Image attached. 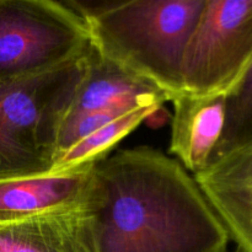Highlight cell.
<instances>
[{
  "instance_id": "7",
  "label": "cell",
  "mask_w": 252,
  "mask_h": 252,
  "mask_svg": "<svg viewBox=\"0 0 252 252\" xmlns=\"http://www.w3.org/2000/svg\"><path fill=\"white\" fill-rule=\"evenodd\" d=\"M95 166L0 181V224L59 211H95L98 201Z\"/></svg>"
},
{
  "instance_id": "3",
  "label": "cell",
  "mask_w": 252,
  "mask_h": 252,
  "mask_svg": "<svg viewBox=\"0 0 252 252\" xmlns=\"http://www.w3.org/2000/svg\"><path fill=\"white\" fill-rule=\"evenodd\" d=\"M90 51L54 70L0 80V181L52 171L59 133L88 70Z\"/></svg>"
},
{
  "instance_id": "9",
  "label": "cell",
  "mask_w": 252,
  "mask_h": 252,
  "mask_svg": "<svg viewBox=\"0 0 252 252\" xmlns=\"http://www.w3.org/2000/svg\"><path fill=\"white\" fill-rule=\"evenodd\" d=\"M174 116L169 152L191 175L211 162L225 126V96L182 94L171 100Z\"/></svg>"
},
{
  "instance_id": "11",
  "label": "cell",
  "mask_w": 252,
  "mask_h": 252,
  "mask_svg": "<svg viewBox=\"0 0 252 252\" xmlns=\"http://www.w3.org/2000/svg\"><path fill=\"white\" fill-rule=\"evenodd\" d=\"M160 108L161 106L134 108L98 128L90 135L71 145L65 152L61 153L54 160V165L49 175L62 174L102 161L117 143L137 129L144 121Z\"/></svg>"
},
{
  "instance_id": "10",
  "label": "cell",
  "mask_w": 252,
  "mask_h": 252,
  "mask_svg": "<svg viewBox=\"0 0 252 252\" xmlns=\"http://www.w3.org/2000/svg\"><path fill=\"white\" fill-rule=\"evenodd\" d=\"M165 101H169L165 94L126 74L101 58L91 47L88 70L68 116L115 108L162 106Z\"/></svg>"
},
{
  "instance_id": "12",
  "label": "cell",
  "mask_w": 252,
  "mask_h": 252,
  "mask_svg": "<svg viewBox=\"0 0 252 252\" xmlns=\"http://www.w3.org/2000/svg\"><path fill=\"white\" fill-rule=\"evenodd\" d=\"M252 137V64L238 88L226 97L225 126L214 155Z\"/></svg>"
},
{
  "instance_id": "5",
  "label": "cell",
  "mask_w": 252,
  "mask_h": 252,
  "mask_svg": "<svg viewBox=\"0 0 252 252\" xmlns=\"http://www.w3.org/2000/svg\"><path fill=\"white\" fill-rule=\"evenodd\" d=\"M252 64V0H206L182 61L184 93L225 96Z\"/></svg>"
},
{
  "instance_id": "8",
  "label": "cell",
  "mask_w": 252,
  "mask_h": 252,
  "mask_svg": "<svg viewBox=\"0 0 252 252\" xmlns=\"http://www.w3.org/2000/svg\"><path fill=\"white\" fill-rule=\"evenodd\" d=\"M0 252H97L94 211H59L0 224Z\"/></svg>"
},
{
  "instance_id": "6",
  "label": "cell",
  "mask_w": 252,
  "mask_h": 252,
  "mask_svg": "<svg viewBox=\"0 0 252 252\" xmlns=\"http://www.w3.org/2000/svg\"><path fill=\"white\" fill-rule=\"evenodd\" d=\"M238 252H252V137L193 175Z\"/></svg>"
},
{
  "instance_id": "2",
  "label": "cell",
  "mask_w": 252,
  "mask_h": 252,
  "mask_svg": "<svg viewBox=\"0 0 252 252\" xmlns=\"http://www.w3.org/2000/svg\"><path fill=\"white\" fill-rule=\"evenodd\" d=\"M65 2L83 19L101 58L169 101L185 94L182 61L206 0Z\"/></svg>"
},
{
  "instance_id": "1",
  "label": "cell",
  "mask_w": 252,
  "mask_h": 252,
  "mask_svg": "<svg viewBox=\"0 0 252 252\" xmlns=\"http://www.w3.org/2000/svg\"><path fill=\"white\" fill-rule=\"evenodd\" d=\"M97 252H226L223 223L193 175L149 147L95 166Z\"/></svg>"
},
{
  "instance_id": "4",
  "label": "cell",
  "mask_w": 252,
  "mask_h": 252,
  "mask_svg": "<svg viewBox=\"0 0 252 252\" xmlns=\"http://www.w3.org/2000/svg\"><path fill=\"white\" fill-rule=\"evenodd\" d=\"M91 48L83 19L56 0H0V80L71 63Z\"/></svg>"
}]
</instances>
